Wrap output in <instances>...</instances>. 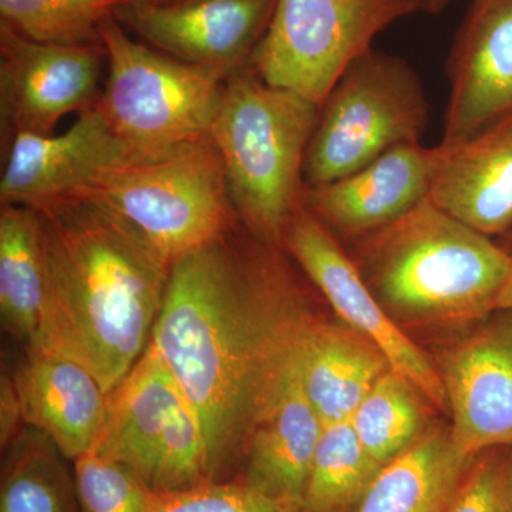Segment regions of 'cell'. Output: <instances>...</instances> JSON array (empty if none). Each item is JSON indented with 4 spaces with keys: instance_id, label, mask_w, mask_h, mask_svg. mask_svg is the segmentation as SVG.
<instances>
[{
    "instance_id": "32",
    "label": "cell",
    "mask_w": 512,
    "mask_h": 512,
    "mask_svg": "<svg viewBox=\"0 0 512 512\" xmlns=\"http://www.w3.org/2000/svg\"><path fill=\"white\" fill-rule=\"evenodd\" d=\"M497 242L501 245V248H504L508 254L512 255V229L510 232H507L504 237L497 239Z\"/></svg>"
},
{
    "instance_id": "16",
    "label": "cell",
    "mask_w": 512,
    "mask_h": 512,
    "mask_svg": "<svg viewBox=\"0 0 512 512\" xmlns=\"http://www.w3.org/2000/svg\"><path fill=\"white\" fill-rule=\"evenodd\" d=\"M12 377L25 424L49 437L67 460L94 450L106 421L109 394L86 367L29 346Z\"/></svg>"
},
{
    "instance_id": "13",
    "label": "cell",
    "mask_w": 512,
    "mask_h": 512,
    "mask_svg": "<svg viewBox=\"0 0 512 512\" xmlns=\"http://www.w3.org/2000/svg\"><path fill=\"white\" fill-rule=\"evenodd\" d=\"M276 0H167L128 3L116 13L124 28L181 62L228 74L247 66Z\"/></svg>"
},
{
    "instance_id": "19",
    "label": "cell",
    "mask_w": 512,
    "mask_h": 512,
    "mask_svg": "<svg viewBox=\"0 0 512 512\" xmlns=\"http://www.w3.org/2000/svg\"><path fill=\"white\" fill-rule=\"evenodd\" d=\"M323 429L303 389L299 355L271 410L252 436L238 478L266 494L301 504Z\"/></svg>"
},
{
    "instance_id": "12",
    "label": "cell",
    "mask_w": 512,
    "mask_h": 512,
    "mask_svg": "<svg viewBox=\"0 0 512 512\" xmlns=\"http://www.w3.org/2000/svg\"><path fill=\"white\" fill-rule=\"evenodd\" d=\"M3 151L2 205L35 208L74 197L103 175L140 161L113 130L99 101L62 134H19Z\"/></svg>"
},
{
    "instance_id": "35",
    "label": "cell",
    "mask_w": 512,
    "mask_h": 512,
    "mask_svg": "<svg viewBox=\"0 0 512 512\" xmlns=\"http://www.w3.org/2000/svg\"><path fill=\"white\" fill-rule=\"evenodd\" d=\"M165 2H167V0H165Z\"/></svg>"
},
{
    "instance_id": "15",
    "label": "cell",
    "mask_w": 512,
    "mask_h": 512,
    "mask_svg": "<svg viewBox=\"0 0 512 512\" xmlns=\"http://www.w3.org/2000/svg\"><path fill=\"white\" fill-rule=\"evenodd\" d=\"M440 146L463 143L512 111V0H473L451 50Z\"/></svg>"
},
{
    "instance_id": "5",
    "label": "cell",
    "mask_w": 512,
    "mask_h": 512,
    "mask_svg": "<svg viewBox=\"0 0 512 512\" xmlns=\"http://www.w3.org/2000/svg\"><path fill=\"white\" fill-rule=\"evenodd\" d=\"M107 77L99 104L138 160L168 156L210 136L228 74L164 55L103 23Z\"/></svg>"
},
{
    "instance_id": "1",
    "label": "cell",
    "mask_w": 512,
    "mask_h": 512,
    "mask_svg": "<svg viewBox=\"0 0 512 512\" xmlns=\"http://www.w3.org/2000/svg\"><path fill=\"white\" fill-rule=\"evenodd\" d=\"M285 254L235 228L171 266L151 342L201 421L212 481L239 477L316 318Z\"/></svg>"
},
{
    "instance_id": "3",
    "label": "cell",
    "mask_w": 512,
    "mask_h": 512,
    "mask_svg": "<svg viewBox=\"0 0 512 512\" xmlns=\"http://www.w3.org/2000/svg\"><path fill=\"white\" fill-rule=\"evenodd\" d=\"M393 322L457 336L497 311L512 255L430 200L375 234L343 244ZM413 339V338H412Z\"/></svg>"
},
{
    "instance_id": "20",
    "label": "cell",
    "mask_w": 512,
    "mask_h": 512,
    "mask_svg": "<svg viewBox=\"0 0 512 512\" xmlns=\"http://www.w3.org/2000/svg\"><path fill=\"white\" fill-rule=\"evenodd\" d=\"M316 318L303 338L301 375L306 396L326 427L350 421L392 367L382 350L356 330L340 320Z\"/></svg>"
},
{
    "instance_id": "11",
    "label": "cell",
    "mask_w": 512,
    "mask_h": 512,
    "mask_svg": "<svg viewBox=\"0 0 512 512\" xmlns=\"http://www.w3.org/2000/svg\"><path fill=\"white\" fill-rule=\"evenodd\" d=\"M430 357L456 446L470 457L512 446V308L497 309Z\"/></svg>"
},
{
    "instance_id": "28",
    "label": "cell",
    "mask_w": 512,
    "mask_h": 512,
    "mask_svg": "<svg viewBox=\"0 0 512 512\" xmlns=\"http://www.w3.org/2000/svg\"><path fill=\"white\" fill-rule=\"evenodd\" d=\"M150 512H303L301 504L274 497L245 483L241 478L212 481L157 493Z\"/></svg>"
},
{
    "instance_id": "7",
    "label": "cell",
    "mask_w": 512,
    "mask_h": 512,
    "mask_svg": "<svg viewBox=\"0 0 512 512\" xmlns=\"http://www.w3.org/2000/svg\"><path fill=\"white\" fill-rule=\"evenodd\" d=\"M429 114L423 84L410 63L367 50L320 107L303 164L306 187L333 183L393 148L421 143Z\"/></svg>"
},
{
    "instance_id": "26",
    "label": "cell",
    "mask_w": 512,
    "mask_h": 512,
    "mask_svg": "<svg viewBox=\"0 0 512 512\" xmlns=\"http://www.w3.org/2000/svg\"><path fill=\"white\" fill-rule=\"evenodd\" d=\"M131 0H0L2 22L37 42L99 45L104 22Z\"/></svg>"
},
{
    "instance_id": "8",
    "label": "cell",
    "mask_w": 512,
    "mask_h": 512,
    "mask_svg": "<svg viewBox=\"0 0 512 512\" xmlns=\"http://www.w3.org/2000/svg\"><path fill=\"white\" fill-rule=\"evenodd\" d=\"M424 0H276L249 66L275 87L322 107L350 64Z\"/></svg>"
},
{
    "instance_id": "2",
    "label": "cell",
    "mask_w": 512,
    "mask_h": 512,
    "mask_svg": "<svg viewBox=\"0 0 512 512\" xmlns=\"http://www.w3.org/2000/svg\"><path fill=\"white\" fill-rule=\"evenodd\" d=\"M35 210L45 266L35 346L76 360L110 394L153 339L173 264L127 221L87 198Z\"/></svg>"
},
{
    "instance_id": "17",
    "label": "cell",
    "mask_w": 512,
    "mask_h": 512,
    "mask_svg": "<svg viewBox=\"0 0 512 512\" xmlns=\"http://www.w3.org/2000/svg\"><path fill=\"white\" fill-rule=\"evenodd\" d=\"M188 406L173 373L150 342L109 394L106 421L93 451L130 468L150 487L165 444Z\"/></svg>"
},
{
    "instance_id": "21",
    "label": "cell",
    "mask_w": 512,
    "mask_h": 512,
    "mask_svg": "<svg viewBox=\"0 0 512 512\" xmlns=\"http://www.w3.org/2000/svg\"><path fill=\"white\" fill-rule=\"evenodd\" d=\"M473 457L434 421L412 447L382 467L356 512H447Z\"/></svg>"
},
{
    "instance_id": "6",
    "label": "cell",
    "mask_w": 512,
    "mask_h": 512,
    "mask_svg": "<svg viewBox=\"0 0 512 512\" xmlns=\"http://www.w3.org/2000/svg\"><path fill=\"white\" fill-rule=\"evenodd\" d=\"M74 197L119 215L171 264L241 225L210 136L168 156L116 168Z\"/></svg>"
},
{
    "instance_id": "4",
    "label": "cell",
    "mask_w": 512,
    "mask_h": 512,
    "mask_svg": "<svg viewBox=\"0 0 512 512\" xmlns=\"http://www.w3.org/2000/svg\"><path fill=\"white\" fill-rule=\"evenodd\" d=\"M319 114L312 101L266 83L249 63L225 82L210 137L239 224L262 244L282 248L303 205V164Z\"/></svg>"
},
{
    "instance_id": "24",
    "label": "cell",
    "mask_w": 512,
    "mask_h": 512,
    "mask_svg": "<svg viewBox=\"0 0 512 512\" xmlns=\"http://www.w3.org/2000/svg\"><path fill=\"white\" fill-rule=\"evenodd\" d=\"M433 404L416 384L390 369L350 419L356 436L379 466L403 454L429 430Z\"/></svg>"
},
{
    "instance_id": "27",
    "label": "cell",
    "mask_w": 512,
    "mask_h": 512,
    "mask_svg": "<svg viewBox=\"0 0 512 512\" xmlns=\"http://www.w3.org/2000/svg\"><path fill=\"white\" fill-rule=\"evenodd\" d=\"M73 463L80 512L151 511L157 493L130 468L96 451Z\"/></svg>"
},
{
    "instance_id": "22",
    "label": "cell",
    "mask_w": 512,
    "mask_h": 512,
    "mask_svg": "<svg viewBox=\"0 0 512 512\" xmlns=\"http://www.w3.org/2000/svg\"><path fill=\"white\" fill-rule=\"evenodd\" d=\"M45 299L42 234L35 208L0 210V313L3 329L35 346Z\"/></svg>"
},
{
    "instance_id": "23",
    "label": "cell",
    "mask_w": 512,
    "mask_h": 512,
    "mask_svg": "<svg viewBox=\"0 0 512 512\" xmlns=\"http://www.w3.org/2000/svg\"><path fill=\"white\" fill-rule=\"evenodd\" d=\"M63 454L32 427L6 447L0 480V512H77L76 488Z\"/></svg>"
},
{
    "instance_id": "10",
    "label": "cell",
    "mask_w": 512,
    "mask_h": 512,
    "mask_svg": "<svg viewBox=\"0 0 512 512\" xmlns=\"http://www.w3.org/2000/svg\"><path fill=\"white\" fill-rule=\"evenodd\" d=\"M104 67L103 43L37 42L0 22L2 150L19 134H53L64 116L93 107Z\"/></svg>"
},
{
    "instance_id": "18",
    "label": "cell",
    "mask_w": 512,
    "mask_h": 512,
    "mask_svg": "<svg viewBox=\"0 0 512 512\" xmlns=\"http://www.w3.org/2000/svg\"><path fill=\"white\" fill-rule=\"evenodd\" d=\"M440 147L429 200L487 237H504L512 229V111L463 143Z\"/></svg>"
},
{
    "instance_id": "25",
    "label": "cell",
    "mask_w": 512,
    "mask_h": 512,
    "mask_svg": "<svg viewBox=\"0 0 512 512\" xmlns=\"http://www.w3.org/2000/svg\"><path fill=\"white\" fill-rule=\"evenodd\" d=\"M382 470L350 421L323 429L303 490V512H356Z\"/></svg>"
},
{
    "instance_id": "14",
    "label": "cell",
    "mask_w": 512,
    "mask_h": 512,
    "mask_svg": "<svg viewBox=\"0 0 512 512\" xmlns=\"http://www.w3.org/2000/svg\"><path fill=\"white\" fill-rule=\"evenodd\" d=\"M441 156L440 146L393 148L348 177L306 187L303 207L342 244L367 237L429 200Z\"/></svg>"
},
{
    "instance_id": "31",
    "label": "cell",
    "mask_w": 512,
    "mask_h": 512,
    "mask_svg": "<svg viewBox=\"0 0 512 512\" xmlns=\"http://www.w3.org/2000/svg\"><path fill=\"white\" fill-rule=\"evenodd\" d=\"M512 308V274L505 285L503 293H501L500 301H498V309Z\"/></svg>"
},
{
    "instance_id": "29",
    "label": "cell",
    "mask_w": 512,
    "mask_h": 512,
    "mask_svg": "<svg viewBox=\"0 0 512 512\" xmlns=\"http://www.w3.org/2000/svg\"><path fill=\"white\" fill-rule=\"evenodd\" d=\"M447 512H512V446L473 457Z\"/></svg>"
},
{
    "instance_id": "34",
    "label": "cell",
    "mask_w": 512,
    "mask_h": 512,
    "mask_svg": "<svg viewBox=\"0 0 512 512\" xmlns=\"http://www.w3.org/2000/svg\"><path fill=\"white\" fill-rule=\"evenodd\" d=\"M165 2V0H131L130 3H160Z\"/></svg>"
},
{
    "instance_id": "33",
    "label": "cell",
    "mask_w": 512,
    "mask_h": 512,
    "mask_svg": "<svg viewBox=\"0 0 512 512\" xmlns=\"http://www.w3.org/2000/svg\"><path fill=\"white\" fill-rule=\"evenodd\" d=\"M450 0H424V6L426 10H440L447 5Z\"/></svg>"
},
{
    "instance_id": "9",
    "label": "cell",
    "mask_w": 512,
    "mask_h": 512,
    "mask_svg": "<svg viewBox=\"0 0 512 512\" xmlns=\"http://www.w3.org/2000/svg\"><path fill=\"white\" fill-rule=\"evenodd\" d=\"M282 248L340 322L382 350L392 370L416 384L434 409L447 412L446 392L429 353L387 315L342 242L303 205L286 228Z\"/></svg>"
},
{
    "instance_id": "30",
    "label": "cell",
    "mask_w": 512,
    "mask_h": 512,
    "mask_svg": "<svg viewBox=\"0 0 512 512\" xmlns=\"http://www.w3.org/2000/svg\"><path fill=\"white\" fill-rule=\"evenodd\" d=\"M23 421L18 390L12 375H2L0 380V444L6 448L22 433Z\"/></svg>"
}]
</instances>
